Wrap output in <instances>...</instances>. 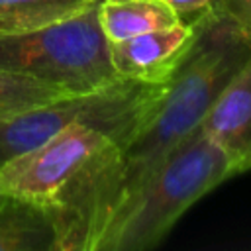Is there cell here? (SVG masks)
<instances>
[{
	"instance_id": "cell-7",
	"label": "cell",
	"mask_w": 251,
	"mask_h": 251,
	"mask_svg": "<svg viewBox=\"0 0 251 251\" xmlns=\"http://www.w3.org/2000/svg\"><path fill=\"white\" fill-rule=\"evenodd\" d=\"M98 22L108 41H120L182 20L165 0H100Z\"/></svg>"
},
{
	"instance_id": "cell-6",
	"label": "cell",
	"mask_w": 251,
	"mask_h": 251,
	"mask_svg": "<svg viewBox=\"0 0 251 251\" xmlns=\"http://www.w3.org/2000/svg\"><path fill=\"white\" fill-rule=\"evenodd\" d=\"M202 129L226 153L233 175L251 171V55L206 114Z\"/></svg>"
},
{
	"instance_id": "cell-9",
	"label": "cell",
	"mask_w": 251,
	"mask_h": 251,
	"mask_svg": "<svg viewBox=\"0 0 251 251\" xmlns=\"http://www.w3.org/2000/svg\"><path fill=\"white\" fill-rule=\"evenodd\" d=\"M98 0H0V31H31L69 20Z\"/></svg>"
},
{
	"instance_id": "cell-12",
	"label": "cell",
	"mask_w": 251,
	"mask_h": 251,
	"mask_svg": "<svg viewBox=\"0 0 251 251\" xmlns=\"http://www.w3.org/2000/svg\"><path fill=\"white\" fill-rule=\"evenodd\" d=\"M222 8L251 43V0H222Z\"/></svg>"
},
{
	"instance_id": "cell-2",
	"label": "cell",
	"mask_w": 251,
	"mask_h": 251,
	"mask_svg": "<svg viewBox=\"0 0 251 251\" xmlns=\"http://www.w3.org/2000/svg\"><path fill=\"white\" fill-rule=\"evenodd\" d=\"M235 176L226 153L200 127L153 173L106 231L98 251H149L157 247L202 196Z\"/></svg>"
},
{
	"instance_id": "cell-8",
	"label": "cell",
	"mask_w": 251,
	"mask_h": 251,
	"mask_svg": "<svg viewBox=\"0 0 251 251\" xmlns=\"http://www.w3.org/2000/svg\"><path fill=\"white\" fill-rule=\"evenodd\" d=\"M53 218L41 208L0 198V251H55Z\"/></svg>"
},
{
	"instance_id": "cell-3",
	"label": "cell",
	"mask_w": 251,
	"mask_h": 251,
	"mask_svg": "<svg viewBox=\"0 0 251 251\" xmlns=\"http://www.w3.org/2000/svg\"><path fill=\"white\" fill-rule=\"evenodd\" d=\"M165 90L167 80L145 82L118 76L104 86L67 94L22 112L0 122V165L73 124L102 131L124 149L151 122Z\"/></svg>"
},
{
	"instance_id": "cell-1",
	"label": "cell",
	"mask_w": 251,
	"mask_h": 251,
	"mask_svg": "<svg viewBox=\"0 0 251 251\" xmlns=\"http://www.w3.org/2000/svg\"><path fill=\"white\" fill-rule=\"evenodd\" d=\"M196 24V39L167 78V90L155 116L139 135L122 149L116 200L106 231L161 163L188 135L202 127L218 96L251 55L249 39L224 10Z\"/></svg>"
},
{
	"instance_id": "cell-13",
	"label": "cell",
	"mask_w": 251,
	"mask_h": 251,
	"mask_svg": "<svg viewBox=\"0 0 251 251\" xmlns=\"http://www.w3.org/2000/svg\"><path fill=\"white\" fill-rule=\"evenodd\" d=\"M0 198H2V194H0Z\"/></svg>"
},
{
	"instance_id": "cell-5",
	"label": "cell",
	"mask_w": 251,
	"mask_h": 251,
	"mask_svg": "<svg viewBox=\"0 0 251 251\" xmlns=\"http://www.w3.org/2000/svg\"><path fill=\"white\" fill-rule=\"evenodd\" d=\"M196 33V22H178L171 27L145 31L120 41H108L112 67L122 78L165 82L192 47Z\"/></svg>"
},
{
	"instance_id": "cell-10",
	"label": "cell",
	"mask_w": 251,
	"mask_h": 251,
	"mask_svg": "<svg viewBox=\"0 0 251 251\" xmlns=\"http://www.w3.org/2000/svg\"><path fill=\"white\" fill-rule=\"evenodd\" d=\"M67 94L71 92L41 82L33 76L0 69V122Z\"/></svg>"
},
{
	"instance_id": "cell-4",
	"label": "cell",
	"mask_w": 251,
	"mask_h": 251,
	"mask_svg": "<svg viewBox=\"0 0 251 251\" xmlns=\"http://www.w3.org/2000/svg\"><path fill=\"white\" fill-rule=\"evenodd\" d=\"M98 2L39 29L0 31V69L33 76L71 94L116 80L110 43L98 22Z\"/></svg>"
},
{
	"instance_id": "cell-11",
	"label": "cell",
	"mask_w": 251,
	"mask_h": 251,
	"mask_svg": "<svg viewBox=\"0 0 251 251\" xmlns=\"http://www.w3.org/2000/svg\"><path fill=\"white\" fill-rule=\"evenodd\" d=\"M173 6V10L178 14V18L186 24H194L214 12L224 10L222 0H165Z\"/></svg>"
}]
</instances>
